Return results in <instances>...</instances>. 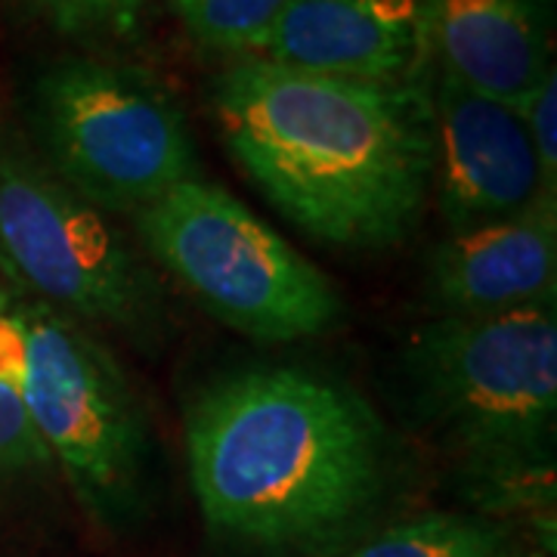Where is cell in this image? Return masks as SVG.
<instances>
[{
  "label": "cell",
  "instance_id": "11",
  "mask_svg": "<svg viewBox=\"0 0 557 557\" xmlns=\"http://www.w3.org/2000/svg\"><path fill=\"white\" fill-rule=\"evenodd\" d=\"M557 199L449 233L434 255L431 295L443 317H496L555 300Z\"/></svg>",
  "mask_w": 557,
  "mask_h": 557
},
{
  "label": "cell",
  "instance_id": "9",
  "mask_svg": "<svg viewBox=\"0 0 557 557\" xmlns=\"http://www.w3.org/2000/svg\"><path fill=\"white\" fill-rule=\"evenodd\" d=\"M424 60L520 109L555 72V0H421Z\"/></svg>",
  "mask_w": 557,
  "mask_h": 557
},
{
  "label": "cell",
  "instance_id": "4",
  "mask_svg": "<svg viewBox=\"0 0 557 557\" xmlns=\"http://www.w3.org/2000/svg\"><path fill=\"white\" fill-rule=\"evenodd\" d=\"M146 251L223 325L258 341H304L332 329L338 292L239 199L186 180L134 214Z\"/></svg>",
  "mask_w": 557,
  "mask_h": 557
},
{
  "label": "cell",
  "instance_id": "3",
  "mask_svg": "<svg viewBox=\"0 0 557 557\" xmlns=\"http://www.w3.org/2000/svg\"><path fill=\"white\" fill-rule=\"evenodd\" d=\"M428 416L496 474L552 471L557 421L555 300L496 317H440L409 347Z\"/></svg>",
  "mask_w": 557,
  "mask_h": 557
},
{
  "label": "cell",
  "instance_id": "14",
  "mask_svg": "<svg viewBox=\"0 0 557 557\" xmlns=\"http://www.w3.org/2000/svg\"><path fill=\"white\" fill-rule=\"evenodd\" d=\"M53 32L69 38L124 32L149 0H22Z\"/></svg>",
  "mask_w": 557,
  "mask_h": 557
},
{
  "label": "cell",
  "instance_id": "7",
  "mask_svg": "<svg viewBox=\"0 0 557 557\" xmlns=\"http://www.w3.org/2000/svg\"><path fill=\"white\" fill-rule=\"evenodd\" d=\"M25 375L20 397L50 461L84 508L124 518L139 502L152 440L131 381L78 319L20 295Z\"/></svg>",
  "mask_w": 557,
  "mask_h": 557
},
{
  "label": "cell",
  "instance_id": "2",
  "mask_svg": "<svg viewBox=\"0 0 557 557\" xmlns=\"http://www.w3.org/2000/svg\"><path fill=\"white\" fill-rule=\"evenodd\" d=\"M186 461L214 530L295 548L332 539L375 505L387 443L347 387L300 369H255L193 399Z\"/></svg>",
  "mask_w": 557,
  "mask_h": 557
},
{
  "label": "cell",
  "instance_id": "1",
  "mask_svg": "<svg viewBox=\"0 0 557 557\" xmlns=\"http://www.w3.org/2000/svg\"><path fill=\"white\" fill-rule=\"evenodd\" d=\"M230 156L307 236L347 248L406 239L434 186L421 78L357 81L245 57L214 81Z\"/></svg>",
  "mask_w": 557,
  "mask_h": 557
},
{
  "label": "cell",
  "instance_id": "12",
  "mask_svg": "<svg viewBox=\"0 0 557 557\" xmlns=\"http://www.w3.org/2000/svg\"><path fill=\"white\" fill-rule=\"evenodd\" d=\"M496 527L461 515H424L391 527L347 557H502Z\"/></svg>",
  "mask_w": 557,
  "mask_h": 557
},
{
  "label": "cell",
  "instance_id": "6",
  "mask_svg": "<svg viewBox=\"0 0 557 557\" xmlns=\"http://www.w3.org/2000/svg\"><path fill=\"white\" fill-rule=\"evenodd\" d=\"M32 112L50 171L102 214L134 218L196 180L189 121L143 69L57 62L35 84Z\"/></svg>",
  "mask_w": 557,
  "mask_h": 557
},
{
  "label": "cell",
  "instance_id": "10",
  "mask_svg": "<svg viewBox=\"0 0 557 557\" xmlns=\"http://www.w3.org/2000/svg\"><path fill=\"white\" fill-rule=\"evenodd\" d=\"M258 57L332 78H416L424 62L421 0H288Z\"/></svg>",
  "mask_w": 557,
  "mask_h": 557
},
{
  "label": "cell",
  "instance_id": "5",
  "mask_svg": "<svg viewBox=\"0 0 557 557\" xmlns=\"http://www.w3.org/2000/svg\"><path fill=\"white\" fill-rule=\"evenodd\" d=\"M0 273L22 298L131 338H156L164 298L102 211L62 183L38 149L0 121Z\"/></svg>",
  "mask_w": 557,
  "mask_h": 557
},
{
  "label": "cell",
  "instance_id": "13",
  "mask_svg": "<svg viewBox=\"0 0 557 557\" xmlns=\"http://www.w3.org/2000/svg\"><path fill=\"white\" fill-rule=\"evenodd\" d=\"M183 28L220 53L258 57L288 0H168Z\"/></svg>",
  "mask_w": 557,
  "mask_h": 557
},
{
  "label": "cell",
  "instance_id": "15",
  "mask_svg": "<svg viewBox=\"0 0 557 557\" xmlns=\"http://www.w3.org/2000/svg\"><path fill=\"white\" fill-rule=\"evenodd\" d=\"M50 465V453L32 424L20 391L0 381V478Z\"/></svg>",
  "mask_w": 557,
  "mask_h": 557
},
{
  "label": "cell",
  "instance_id": "8",
  "mask_svg": "<svg viewBox=\"0 0 557 557\" xmlns=\"http://www.w3.org/2000/svg\"><path fill=\"white\" fill-rule=\"evenodd\" d=\"M434 124V186L449 233L511 218L545 193L536 152L518 109L461 87L437 65L418 69Z\"/></svg>",
  "mask_w": 557,
  "mask_h": 557
},
{
  "label": "cell",
  "instance_id": "16",
  "mask_svg": "<svg viewBox=\"0 0 557 557\" xmlns=\"http://www.w3.org/2000/svg\"><path fill=\"white\" fill-rule=\"evenodd\" d=\"M520 119L527 124V134L536 152L539 171L545 193L557 196V75L552 72L548 78L539 84L536 90L523 100L518 109Z\"/></svg>",
  "mask_w": 557,
  "mask_h": 557
}]
</instances>
